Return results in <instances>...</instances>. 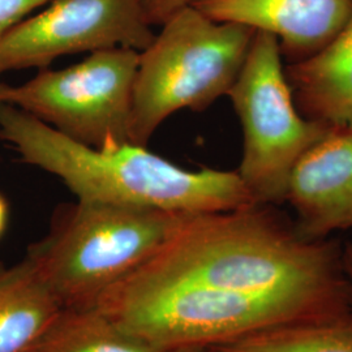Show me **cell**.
<instances>
[{
    "label": "cell",
    "mask_w": 352,
    "mask_h": 352,
    "mask_svg": "<svg viewBox=\"0 0 352 352\" xmlns=\"http://www.w3.org/2000/svg\"><path fill=\"white\" fill-rule=\"evenodd\" d=\"M340 256V241L309 239L280 206L253 204L186 215L164 245L123 280L287 299L340 315L352 309Z\"/></svg>",
    "instance_id": "cell-1"
},
{
    "label": "cell",
    "mask_w": 352,
    "mask_h": 352,
    "mask_svg": "<svg viewBox=\"0 0 352 352\" xmlns=\"http://www.w3.org/2000/svg\"><path fill=\"white\" fill-rule=\"evenodd\" d=\"M0 140L24 164L58 176L77 200L183 214L256 204L236 171L184 170L133 144L90 148L7 103H0Z\"/></svg>",
    "instance_id": "cell-2"
},
{
    "label": "cell",
    "mask_w": 352,
    "mask_h": 352,
    "mask_svg": "<svg viewBox=\"0 0 352 352\" xmlns=\"http://www.w3.org/2000/svg\"><path fill=\"white\" fill-rule=\"evenodd\" d=\"M186 215L77 200L56 208L25 256L63 308H90L145 264Z\"/></svg>",
    "instance_id": "cell-3"
},
{
    "label": "cell",
    "mask_w": 352,
    "mask_h": 352,
    "mask_svg": "<svg viewBox=\"0 0 352 352\" xmlns=\"http://www.w3.org/2000/svg\"><path fill=\"white\" fill-rule=\"evenodd\" d=\"M140 51L129 141L146 146L157 128L180 110L204 111L227 96L239 76L256 30L221 23L188 6L162 24Z\"/></svg>",
    "instance_id": "cell-4"
},
{
    "label": "cell",
    "mask_w": 352,
    "mask_h": 352,
    "mask_svg": "<svg viewBox=\"0 0 352 352\" xmlns=\"http://www.w3.org/2000/svg\"><path fill=\"white\" fill-rule=\"evenodd\" d=\"M94 307L164 352L209 349L267 327L330 317L287 299L128 279L107 289Z\"/></svg>",
    "instance_id": "cell-5"
},
{
    "label": "cell",
    "mask_w": 352,
    "mask_h": 352,
    "mask_svg": "<svg viewBox=\"0 0 352 352\" xmlns=\"http://www.w3.org/2000/svg\"><path fill=\"white\" fill-rule=\"evenodd\" d=\"M274 36L256 32L228 91L243 128L240 179L256 204H286L289 176L333 126L307 119L292 96Z\"/></svg>",
    "instance_id": "cell-6"
},
{
    "label": "cell",
    "mask_w": 352,
    "mask_h": 352,
    "mask_svg": "<svg viewBox=\"0 0 352 352\" xmlns=\"http://www.w3.org/2000/svg\"><path fill=\"white\" fill-rule=\"evenodd\" d=\"M140 51H94L80 63L43 68L23 85L0 81V103L33 115L65 138L90 148L131 144L133 82Z\"/></svg>",
    "instance_id": "cell-7"
},
{
    "label": "cell",
    "mask_w": 352,
    "mask_h": 352,
    "mask_svg": "<svg viewBox=\"0 0 352 352\" xmlns=\"http://www.w3.org/2000/svg\"><path fill=\"white\" fill-rule=\"evenodd\" d=\"M0 41L1 76L56 58L115 47L145 50L155 33L140 0H50Z\"/></svg>",
    "instance_id": "cell-8"
},
{
    "label": "cell",
    "mask_w": 352,
    "mask_h": 352,
    "mask_svg": "<svg viewBox=\"0 0 352 352\" xmlns=\"http://www.w3.org/2000/svg\"><path fill=\"white\" fill-rule=\"evenodd\" d=\"M286 202L309 239L352 228V128L333 126L302 155L289 176Z\"/></svg>",
    "instance_id": "cell-9"
},
{
    "label": "cell",
    "mask_w": 352,
    "mask_h": 352,
    "mask_svg": "<svg viewBox=\"0 0 352 352\" xmlns=\"http://www.w3.org/2000/svg\"><path fill=\"white\" fill-rule=\"evenodd\" d=\"M192 6L215 21L274 36L287 64L322 50L352 16V0H196Z\"/></svg>",
    "instance_id": "cell-10"
},
{
    "label": "cell",
    "mask_w": 352,
    "mask_h": 352,
    "mask_svg": "<svg viewBox=\"0 0 352 352\" xmlns=\"http://www.w3.org/2000/svg\"><path fill=\"white\" fill-rule=\"evenodd\" d=\"M299 111L311 120L352 128V16L314 56L285 67Z\"/></svg>",
    "instance_id": "cell-11"
},
{
    "label": "cell",
    "mask_w": 352,
    "mask_h": 352,
    "mask_svg": "<svg viewBox=\"0 0 352 352\" xmlns=\"http://www.w3.org/2000/svg\"><path fill=\"white\" fill-rule=\"evenodd\" d=\"M60 305L32 261L0 263V352H28Z\"/></svg>",
    "instance_id": "cell-12"
},
{
    "label": "cell",
    "mask_w": 352,
    "mask_h": 352,
    "mask_svg": "<svg viewBox=\"0 0 352 352\" xmlns=\"http://www.w3.org/2000/svg\"><path fill=\"white\" fill-rule=\"evenodd\" d=\"M28 352H164L97 307L62 308Z\"/></svg>",
    "instance_id": "cell-13"
},
{
    "label": "cell",
    "mask_w": 352,
    "mask_h": 352,
    "mask_svg": "<svg viewBox=\"0 0 352 352\" xmlns=\"http://www.w3.org/2000/svg\"><path fill=\"white\" fill-rule=\"evenodd\" d=\"M209 349L214 352H352V309L267 327Z\"/></svg>",
    "instance_id": "cell-14"
},
{
    "label": "cell",
    "mask_w": 352,
    "mask_h": 352,
    "mask_svg": "<svg viewBox=\"0 0 352 352\" xmlns=\"http://www.w3.org/2000/svg\"><path fill=\"white\" fill-rule=\"evenodd\" d=\"M50 0H0V41L37 8Z\"/></svg>",
    "instance_id": "cell-15"
},
{
    "label": "cell",
    "mask_w": 352,
    "mask_h": 352,
    "mask_svg": "<svg viewBox=\"0 0 352 352\" xmlns=\"http://www.w3.org/2000/svg\"><path fill=\"white\" fill-rule=\"evenodd\" d=\"M151 25H162L174 13L192 6L196 0H140Z\"/></svg>",
    "instance_id": "cell-16"
},
{
    "label": "cell",
    "mask_w": 352,
    "mask_h": 352,
    "mask_svg": "<svg viewBox=\"0 0 352 352\" xmlns=\"http://www.w3.org/2000/svg\"><path fill=\"white\" fill-rule=\"evenodd\" d=\"M340 261H342L343 276H344L346 283L349 286L350 295H351L352 298V243H349L346 245H342Z\"/></svg>",
    "instance_id": "cell-17"
},
{
    "label": "cell",
    "mask_w": 352,
    "mask_h": 352,
    "mask_svg": "<svg viewBox=\"0 0 352 352\" xmlns=\"http://www.w3.org/2000/svg\"><path fill=\"white\" fill-rule=\"evenodd\" d=\"M8 221V205L4 197L0 195V236L3 235Z\"/></svg>",
    "instance_id": "cell-18"
},
{
    "label": "cell",
    "mask_w": 352,
    "mask_h": 352,
    "mask_svg": "<svg viewBox=\"0 0 352 352\" xmlns=\"http://www.w3.org/2000/svg\"><path fill=\"white\" fill-rule=\"evenodd\" d=\"M170 352H214L212 349H187V350H176Z\"/></svg>",
    "instance_id": "cell-19"
}]
</instances>
